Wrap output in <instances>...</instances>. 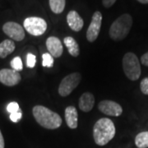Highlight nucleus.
<instances>
[{
  "mask_svg": "<svg viewBox=\"0 0 148 148\" xmlns=\"http://www.w3.org/2000/svg\"><path fill=\"white\" fill-rule=\"evenodd\" d=\"M32 113L37 123L46 129H56L62 124V119L59 114L45 106H36Z\"/></svg>",
  "mask_w": 148,
  "mask_h": 148,
  "instance_id": "1",
  "label": "nucleus"
},
{
  "mask_svg": "<svg viewBox=\"0 0 148 148\" xmlns=\"http://www.w3.org/2000/svg\"><path fill=\"white\" fill-rule=\"evenodd\" d=\"M115 126L108 118H102L96 122L93 127V138L98 146H105L115 136Z\"/></svg>",
  "mask_w": 148,
  "mask_h": 148,
  "instance_id": "2",
  "label": "nucleus"
},
{
  "mask_svg": "<svg viewBox=\"0 0 148 148\" xmlns=\"http://www.w3.org/2000/svg\"><path fill=\"white\" fill-rule=\"evenodd\" d=\"M132 26V16L127 13L123 14L112 23L109 31L110 37L115 41L123 40L127 37Z\"/></svg>",
  "mask_w": 148,
  "mask_h": 148,
  "instance_id": "3",
  "label": "nucleus"
},
{
  "mask_svg": "<svg viewBox=\"0 0 148 148\" xmlns=\"http://www.w3.org/2000/svg\"><path fill=\"white\" fill-rule=\"evenodd\" d=\"M123 69L127 78L131 81H137L141 76L140 62L135 53H125L123 58Z\"/></svg>",
  "mask_w": 148,
  "mask_h": 148,
  "instance_id": "4",
  "label": "nucleus"
},
{
  "mask_svg": "<svg viewBox=\"0 0 148 148\" xmlns=\"http://www.w3.org/2000/svg\"><path fill=\"white\" fill-rule=\"evenodd\" d=\"M23 27L29 34L35 36H42L47 30V22L41 17L30 16L25 19Z\"/></svg>",
  "mask_w": 148,
  "mask_h": 148,
  "instance_id": "5",
  "label": "nucleus"
},
{
  "mask_svg": "<svg viewBox=\"0 0 148 148\" xmlns=\"http://www.w3.org/2000/svg\"><path fill=\"white\" fill-rule=\"evenodd\" d=\"M81 80L82 76L79 73H73L68 75L59 84L58 94L63 97L69 95L75 88H77V86H78Z\"/></svg>",
  "mask_w": 148,
  "mask_h": 148,
  "instance_id": "6",
  "label": "nucleus"
},
{
  "mask_svg": "<svg viewBox=\"0 0 148 148\" xmlns=\"http://www.w3.org/2000/svg\"><path fill=\"white\" fill-rule=\"evenodd\" d=\"M102 23V14L101 12L96 11L94 12L91 21L87 32H86V39L89 42H94L98 38L101 28Z\"/></svg>",
  "mask_w": 148,
  "mask_h": 148,
  "instance_id": "7",
  "label": "nucleus"
},
{
  "mask_svg": "<svg viewBox=\"0 0 148 148\" xmlns=\"http://www.w3.org/2000/svg\"><path fill=\"white\" fill-rule=\"evenodd\" d=\"M3 31L13 40L21 41L25 38V32L23 27L14 21L6 22L3 26Z\"/></svg>",
  "mask_w": 148,
  "mask_h": 148,
  "instance_id": "8",
  "label": "nucleus"
},
{
  "mask_svg": "<svg viewBox=\"0 0 148 148\" xmlns=\"http://www.w3.org/2000/svg\"><path fill=\"white\" fill-rule=\"evenodd\" d=\"M21 80L19 72L13 69H3L0 70V82L8 86H13L17 85Z\"/></svg>",
  "mask_w": 148,
  "mask_h": 148,
  "instance_id": "9",
  "label": "nucleus"
},
{
  "mask_svg": "<svg viewBox=\"0 0 148 148\" xmlns=\"http://www.w3.org/2000/svg\"><path fill=\"white\" fill-rule=\"evenodd\" d=\"M99 110L109 116L119 117L123 113V108L119 104L113 101H102L98 105Z\"/></svg>",
  "mask_w": 148,
  "mask_h": 148,
  "instance_id": "10",
  "label": "nucleus"
},
{
  "mask_svg": "<svg viewBox=\"0 0 148 148\" xmlns=\"http://www.w3.org/2000/svg\"><path fill=\"white\" fill-rule=\"evenodd\" d=\"M46 47L49 53L54 58H59L64 52V47L60 40L55 36L49 37L46 40Z\"/></svg>",
  "mask_w": 148,
  "mask_h": 148,
  "instance_id": "11",
  "label": "nucleus"
},
{
  "mask_svg": "<svg viewBox=\"0 0 148 148\" xmlns=\"http://www.w3.org/2000/svg\"><path fill=\"white\" fill-rule=\"evenodd\" d=\"M67 22L69 27L74 32H80L84 25L83 19L76 11H70L67 16Z\"/></svg>",
  "mask_w": 148,
  "mask_h": 148,
  "instance_id": "12",
  "label": "nucleus"
},
{
  "mask_svg": "<svg viewBox=\"0 0 148 148\" xmlns=\"http://www.w3.org/2000/svg\"><path fill=\"white\" fill-rule=\"evenodd\" d=\"M65 119L69 127L75 129L78 125V114L74 106H68L65 110Z\"/></svg>",
  "mask_w": 148,
  "mask_h": 148,
  "instance_id": "13",
  "label": "nucleus"
},
{
  "mask_svg": "<svg viewBox=\"0 0 148 148\" xmlns=\"http://www.w3.org/2000/svg\"><path fill=\"white\" fill-rule=\"evenodd\" d=\"M95 105V97L90 92H85L79 99V109L83 112H90Z\"/></svg>",
  "mask_w": 148,
  "mask_h": 148,
  "instance_id": "14",
  "label": "nucleus"
},
{
  "mask_svg": "<svg viewBox=\"0 0 148 148\" xmlns=\"http://www.w3.org/2000/svg\"><path fill=\"white\" fill-rule=\"evenodd\" d=\"M64 42L68 48L69 53L73 56V57H77L79 55L80 49L79 45L77 42L75 40V39L71 36H67L64 38Z\"/></svg>",
  "mask_w": 148,
  "mask_h": 148,
  "instance_id": "15",
  "label": "nucleus"
},
{
  "mask_svg": "<svg viewBox=\"0 0 148 148\" xmlns=\"http://www.w3.org/2000/svg\"><path fill=\"white\" fill-rule=\"evenodd\" d=\"M15 50V43L11 40H4L0 43V58H4Z\"/></svg>",
  "mask_w": 148,
  "mask_h": 148,
  "instance_id": "16",
  "label": "nucleus"
},
{
  "mask_svg": "<svg viewBox=\"0 0 148 148\" xmlns=\"http://www.w3.org/2000/svg\"><path fill=\"white\" fill-rule=\"evenodd\" d=\"M50 9L55 14L63 12L66 5V0H49Z\"/></svg>",
  "mask_w": 148,
  "mask_h": 148,
  "instance_id": "17",
  "label": "nucleus"
},
{
  "mask_svg": "<svg viewBox=\"0 0 148 148\" xmlns=\"http://www.w3.org/2000/svg\"><path fill=\"white\" fill-rule=\"evenodd\" d=\"M135 144L138 148L148 147V132L138 133L135 138Z\"/></svg>",
  "mask_w": 148,
  "mask_h": 148,
  "instance_id": "18",
  "label": "nucleus"
},
{
  "mask_svg": "<svg viewBox=\"0 0 148 148\" xmlns=\"http://www.w3.org/2000/svg\"><path fill=\"white\" fill-rule=\"evenodd\" d=\"M42 59L43 67H47V68H51V67H53V58L50 53H43Z\"/></svg>",
  "mask_w": 148,
  "mask_h": 148,
  "instance_id": "19",
  "label": "nucleus"
},
{
  "mask_svg": "<svg viewBox=\"0 0 148 148\" xmlns=\"http://www.w3.org/2000/svg\"><path fill=\"white\" fill-rule=\"evenodd\" d=\"M11 66L13 70H15L16 72H20L23 69V64L22 61L20 57H15L12 61H11Z\"/></svg>",
  "mask_w": 148,
  "mask_h": 148,
  "instance_id": "20",
  "label": "nucleus"
},
{
  "mask_svg": "<svg viewBox=\"0 0 148 148\" xmlns=\"http://www.w3.org/2000/svg\"><path fill=\"white\" fill-rule=\"evenodd\" d=\"M36 58L34 54L32 53H28L27 56V65L28 68L30 69H32L35 67L36 65Z\"/></svg>",
  "mask_w": 148,
  "mask_h": 148,
  "instance_id": "21",
  "label": "nucleus"
},
{
  "mask_svg": "<svg viewBox=\"0 0 148 148\" xmlns=\"http://www.w3.org/2000/svg\"><path fill=\"white\" fill-rule=\"evenodd\" d=\"M19 110H20V107H19V105L16 102H11L7 106V111L8 113H10V114L15 113Z\"/></svg>",
  "mask_w": 148,
  "mask_h": 148,
  "instance_id": "22",
  "label": "nucleus"
},
{
  "mask_svg": "<svg viewBox=\"0 0 148 148\" xmlns=\"http://www.w3.org/2000/svg\"><path fill=\"white\" fill-rule=\"evenodd\" d=\"M21 117H22V112H21V109L19 110L16 111V112H15V113L10 114V119L13 123H17V122L20 121Z\"/></svg>",
  "mask_w": 148,
  "mask_h": 148,
  "instance_id": "23",
  "label": "nucleus"
},
{
  "mask_svg": "<svg viewBox=\"0 0 148 148\" xmlns=\"http://www.w3.org/2000/svg\"><path fill=\"white\" fill-rule=\"evenodd\" d=\"M140 88L144 95H148V77H145L140 83Z\"/></svg>",
  "mask_w": 148,
  "mask_h": 148,
  "instance_id": "24",
  "label": "nucleus"
},
{
  "mask_svg": "<svg viewBox=\"0 0 148 148\" xmlns=\"http://www.w3.org/2000/svg\"><path fill=\"white\" fill-rule=\"evenodd\" d=\"M116 0H102V3L105 8H110L115 3Z\"/></svg>",
  "mask_w": 148,
  "mask_h": 148,
  "instance_id": "25",
  "label": "nucleus"
},
{
  "mask_svg": "<svg viewBox=\"0 0 148 148\" xmlns=\"http://www.w3.org/2000/svg\"><path fill=\"white\" fill-rule=\"evenodd\" d=\"M141 63L144 66H147L148 67V52L145 53L142 56V58H141Z\"/></svg>",
  "mask_w": 148,
  "mask_h": 148,
  "instance_id": "26",
  "label": "nucleus"
},
{
  "mask_svg": "<svg viewBox=\"0 0 148 148\" xmlns=\"http://www.w3.org/2000/svg\"><path fill=\"white\" fill-rule=\"evenodd\" d=\"M4 146H5L4 139H3V137L2 132L0 131V148H4Z\"/></svg>",
  "mask_w": 148,
  "mask_h": 148,
  "instance_id": "27",
  "label": "nucleus"
},
{
  "mask_svg": "<svg viewBox=\"0 0 148 148\" xmlns=\"http://www.w3.org/2000/svg\"><path fill=\"white\" fill-rule=\"evenodd\" d=\"M138 1L143 4H147L148 3V0H138Z\"/></svg>",
  "mask_w": 148,
  "mask_h": 148,
  "instance_id": "28",
  "label": "nucleus"
}]
</instances>
